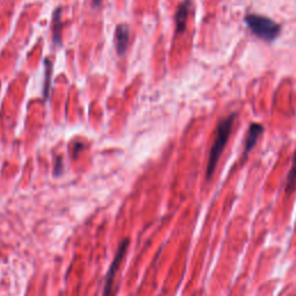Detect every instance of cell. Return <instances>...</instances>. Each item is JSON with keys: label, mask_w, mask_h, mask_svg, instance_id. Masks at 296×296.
Instances as JSON below:
<instances>
[{"label": "cell", "mask_w": 296, "mask_h": 296, "mask_svg": "<svg viewBox=\"0 0 296 296\" xmlns=\"http://www.w3.org/2000/svg\"><path fill=\"white\" fill-rule=\"evenodd\" d=\"M236 112L230 113L227 118L222 119L221 122L219 123L217 129V137H215V140L211 148V152H209L207 169H206V180L207 181L211 180L215 169H217L221 154L223 152L228 140H229L231 130H233L234 123H235L236 120Z\"/></svg>", "instance_id": "6da1fadb"}, {"label": "cell", "mask_w": 296, "mask_h": 296, "mask_svg": "<svg viewBox=\"0 0 296 296\" xmlns=\"http://www.w3.org/2000/svg\"><path fill=\"white\" fill-rule=\"evenodd\" d=\"M244 21L251 33L265 42H273L281 32V26L272 18L255 13L245 15Z\"/></svg>", "instance_id": "7a4b0ae2"}, {"label": "cell", "mask_w": 296, "mask_h": 296, "mask_svg": "<svg viewBox=\"0 0 296 296\" xmlns=\"http://www.w3.org/2000/svg\"><path fill=\"white\" fill-rule=\"evenodd\" d=\"M130 244V240L129 239H125L123 240L122 243H120L118 250H117L115 258H113L112 263H111L109 271H108L107 276H106V282H104V291H103V296H110L111 294V289H112L113 287V281H115V278H116V273L118 272V268L120 266V264H122L123 259H124L126 251H128Z\"/></svg>", "instance_id": "3957f363"}, {"label": "cell", "mask_w": 296, "mask_h": 296, "mask_svg": "<svg viewBox=\"0 0 296 296\" xmlns=\"http://www.w3.org/2000/svg\"><path fill=\"white\" fill-rule=\"evenodd\" d=\"M264 132V126L261 124H258V123H252L251 125L249 126L248 133H246L245 140H244V148H243V154H242V161H245L246 157L254 149L256 145H257V141L259 137L263 134Z\"/></svg>", "instance_id": "277c9868"}, {"label": "cell", "mask_w": 296, "mask_h": 296, "mask_svg": "<svg viewBox=\"0 0 296 296\" xmlns=\"http://www.w3.org/2000/svg\"><path fill=\"white\" fill-rule=\"evenodd\" d=\"M130 42V28L128 24H118L115 32V45L117 54L123 56L128 50Z\"/></svg>", "instance_id": "5b68a950"}, {"label": "cell", "mask_w": 296, "mask_h": 296, "mask_svg": "<svg viewBox=\"0 0 296 296\" xmlns=\"http://www.w3.org/2000/svg\"><path fill=\"white\" fill-rule=\"evenodd\" d=\"M191 5H192V1L191 0H184L183 2L180 5L177 12H176V33L182 34L186 28V22L187 18H189L190 14V9Z\"/></svg>", "instance_id": "8992f818"}, {"label": "cell", "mask_w": 296, "mask_h": 296, "mask_svg": "<svg viewBox=\"0 0 296 296\" xmlns=\"http://www.w3.org/2000/svg\"><path fill=\"white\" fill-rule=\"evenodd\" d=\"M61 8H57L54 13L52 18V38H54L55 44H61V36H60V28H61Z\"/></svg>", "instance_id": "52a82bcc"}, {"label": "cell", "mask_w": 296, "mask_h": 296, "mask_svg": "<svg viewBox=\"0 0 296 296\" xmlns=\"http://www.w3.org/2000/svg\"><path fill=\"white\" fill-rule=\"evenodd\" d=\"M295 189H296V150L294 153V157H293L292 168L286 178L285 191L287 194H292L295 191Z\"/></svg>", "instance_id": "ba28073f"}, {"label": "cell", "mask_w": 296, "mask_h": 296, "mask_svg": "<svg viewBox=\"0 0 296 296\" xmlns=\"http://www.w3.org/2000/svg\"><path fill=\"white\" fill-rule=\"evenodd\" d=\"M44 65H45V75H44V92H43V95H44L45 98H48L49 96V92H50L51 88V75H52V65L51 61L49 59L44 60Z\"/></svg>", "instance_id": "9c48e42d"}, {"label": "cell", "mask_w": 296, "mask_h": 296, "mask_svg": "<svg viewBox=\"0 0 296 296\" xmlns=\"http://www.w3.org/2000/svg\"><path fill=\"white\" fill-rule=\"evenodd\" d=\"M63 172V157L58 156L55 165V175H60Z\"/></svg>", "instance_id": "30bf717a"}, {"label": "cell", "mask_w": 296, "mask_h": 296, "mask_svg": "<svg viewBox=\"0 0 296 296\" xmlns=\"http://www.w3.org/2000/svg\"><path fill=\"white\" fill-rule=\"evenodd\" d=\"M83 147H85V146H83L82 144H75V145H74V149H73L74 155H76V154H78Z\"/></svg>", "instance_id": "8fae6325"}, {"label": "cell", "mask_w": 296, "mask_h": 296, "mask_svg": "<svg viewBox=\"0 0 296 296\" xmlns=\"http://www.w3.org/2000/svg\"><path fill=\"white\" fill-rule=\"evenodd\" d=\"M102 0H92V5H94V7H97V6H100Z\"/></svg>", "instance_id": "7c38bea8"}]
</instances>
